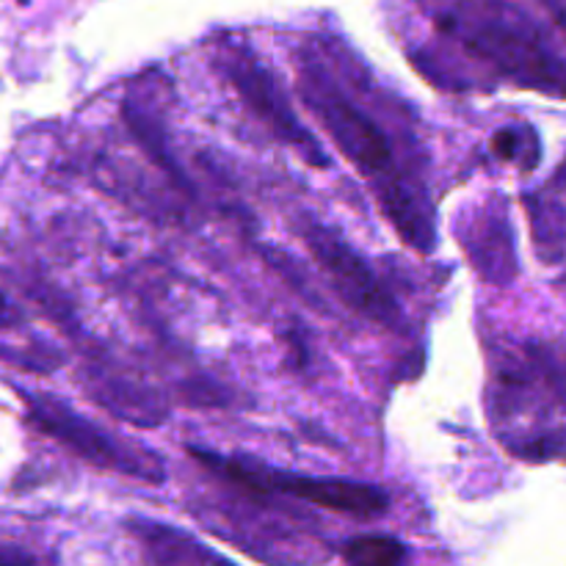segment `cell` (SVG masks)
<instances>
[{
    "label": "cell",
    "instance_id": "cell-1",
    "mask_svg": "<svg viewBox=\"0 0 566 566\" xmlns=\"http://www.w3.org/2000/svg\"><path fill=\"white\" fill-rule=\"evenodd\" d=\"M296 88L315 119L326 127L335 147L374 186L376 202L398 235L418 252H431L437 243L434 208L426 197V188L401 171L390 138L376 125L374 116L359 108L337 86L335 77L307 55L298 61Z\"/></svg>",
    "mask_w": 566,
    "mask_h": 566
},
{
    "label": "cell",
    "instance_id": "cell-2",
    "mask_svg": "<svg viewBox=\"0 0 566 566\" xmlns=\"http://www.w3.org/2000/svg\"><path fill=\"white\" fill-rule=\"evenodd\" d=\"M437 22L517 86L566 97V61L534 22L509 3L464 0Z\"/></svg>",
    "mask_w": 566,
    "mask_h": 566
},
{
    "label": "cell",
    "instance_id": "cell-3",
    "mask_svg": "<svg viewBox=\"0 0 566 566\" xmlns=\"http://www.w3.org/2000/svg\"><path fill=\"white\" fill-rule=\"evenodd\" d=\"M193 462L202 464L221 481L235 490L254 492L265 497H293L298 503L326 509V512L346 514L357 520H374L390 509V495L381 486L363 484L348 479H318V475L291 473L276 470L271 464H260L247 457H224V453L205 451V448H188Z\"/></svg>",
    "mask_w": 566,
    "mask_h": 566
},
{
    "label": "cell",
    "instance_id": "cell-4",
    "mask_svg": "<svg viewBox=\"0 0 566 566\" xmlns=\"http://www.w3.org/2000/svg\"><path fill=\"white\" fill-rule=\"evenodd\" d=\"M25 403L28 420L39 431L61 442L66 451L81 457L83 462L108 470V473L138 479L144 484H164L166 470L155 453L144 451L142 446H127V442L116 440L114 434L99 429L97 423L81 418L70 403L50 396H25Z\"/></svg>",
    "mask_w": 566,
    "mask_h": 566
},
{
    "label": "cell",
    "instance_id": "cell-5",
    "mask_svg": "<svg viewBox=\"0 0 566 566\" xmlns=\"http://www.w3.org/2000/svg\"><path fill=\"white\" fill-rule=\"evenodd\" d=\"M219 66L232 88L241 94L243 103L269 125V130L280 142L296 149L304 164L315 166V169L329 166V155L324 153L318 138L302 125L274 72L260 61V55L243 39H224L219 44Z\"/></svg>",
    "mask_w": 566,
    "mask_h": 566
},
{
    "label": "cell",
    "instance_id": "cell-6",
    "mask_svg": "<svg viewBox=\"0 0 566 566\" xmlns=\"http://www.w3.org/2000/svg\"><path fill=\"white\" fill-rule=\"evenodd\" d=\"M302 238L304 243H307L310 254L315 258V263H318L321 271L329 276L332 287H335L337 296H340L348 307H354L359 315H365V318L374 321V324L385 326V329H403L401 307H398L396 298L387 293V287L381 285L379 276L374 274L368 260H365L357 249L348 247L332 227L313 219L304 221Z\"/></svg>",
    "mask_w": 566,
    "mask_h": 566
},
{
    "label": "cell",
    "instance_id": "cell-7",
    "mask_svg": "<svg viewBox=\"0 0 566 566\" xmlns=\"http://www.w3.org/2000/svg\"><path fill=\"white\" fill-rule=\"evenodd\" d=\"M464 241L470 260L475 269L492 280L495 285L512 280L517 274V258H514L512 227H509V213L492 199L481 208V213L464 230Z\"/></svg>",
    "mask_w": 566,
    "mask_h": 566
},
{
    "label": "cell",
    "instance_id": "cell-8",
    "mask_svg": "<svg viewBox=\"0 0 566 566\" xmlns=\"http://www.w3.org/2000/svg\"><path fill=\"white\" fill-rule=\"evenodd\" d=\"M127 531L142 545L147 566H235L216 551L205 547L202 542L188 536L186 531H177L171 525L136 517L127 523Z\"/></svg>",
    "mask_w": 566,
    "mask_h": 566
},
{
    "label": "cell",
    "instance_id": "cell-9",
    "mask_svg": "<svg viewBox=\"0 0 566 566\" xmlns=\"http://www.w3.org/2000/svg\"><path fill=\"white\" fill-rule=\"evenodd\" d=\"M343 558L348 566H407L409 553L407 545L396 536L385 534H365L354 536L343 547Z\"/></svg>",
    "mask_w": 566,
    "mask_h": 566
},
{
    "label": "cell",
    "instance_id": "cell-10",
    "mask_svg": "<svg viewBox=\"0 0 566 566\" xmlns=\"http://www.w3.org/2000/svg\"><path fill=\"white\" fill-rule=\"evenodd\" d=\"M490 147L497 158L506 160V164H517L520 169H534L539 164V138L525 125H512L497 130L492 136Z\"/></svg>",
    "mask_w": 566,
    "mask_h": 566
},
{
    "label": "cell",
    "instance_id": "cell-11",
    "mask_svg": "<svg viewBox=\"0 0 566 566\" xmlns=\"http://www.w3.org/2000/svg\"><path fill=\"white\" fill-rule=\"evenodd\" d=\"M0 566H44L42 558L14 542H0Z\"/></svg>",
    "mask_w": 566,
    "mask_h": 566
},
{
    "label": "cell",
    "instance_id": "cell-12",
    "mask_svg": "<svg viewBox=\"0 0 566 566\" xmlns=\"http://www.w3.org/2000/svg\"><path fill=\"white\" fill-rule=\"evenodd\" d=\"M547 3L553 6V9H556V14H558V20L564 22L566 25V0H547Z\"/></svg>",
    "mask_w": 566,
    "mask_h": 566
},
{
    "label": "cell",
    "instance_id": "cell-13",
    "mask_svg": "<svg viewBox=\"0 0 566 566\" xmlns=\"http://www.w3.org/2000/svg\"><path fill=\"white\" fill-rule=\"evenodd\" d=\"M6 318H9V302H6V296L0 293V324H3Z\"/></svg>",
    "mask_w": 566,
    "mask_h": 566
},
{
    "label": "cell",
    "instance_id": "cell-14",
    "mask_svg": "<svg viewBox=\"0 0 566 566\" xmlns=\"http://www.w3.org/2000/svg\"><path fill=\"white\" fill-rule=\"evenodd\" d=\"M556 182H558V186H562V188H564V191H566V160H564V164H562V166H558V175H556Z\"/></svg>",
    "mask_w": 566,
    "mask_h": 566
}]
</instances>
